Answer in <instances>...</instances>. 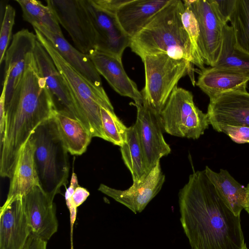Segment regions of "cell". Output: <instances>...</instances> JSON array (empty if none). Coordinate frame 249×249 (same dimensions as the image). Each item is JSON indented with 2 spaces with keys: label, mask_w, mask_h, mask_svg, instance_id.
I'll return each mask as SVG.
<instances>
[{
  "label": "cell",
  "mask_w": 249,
  "mask_h": 249,
  "mask_svg": "<svg viewBox=\"0 0 249 249\" xmlns=\"http://www.w3.org/2000/svg\"><path fill=\"white\" fill-rule=\"evenodd\" d=\"M35 143L30 136L19 153L13 175L10 178L6 199L17 196L23 197L35 187H40L35 163Z\"/></svg>",
  "instance_id": "22"
},
{
  "label": "cell",
  "mask_w": 249,
  "mask_h": 249,
  "mask_svg": "<svg viewBox=\"0 0 249 249\" xmlns=\"http://www.w3.org/2000/svg\"><path fill=\"white\" fill-rule=\"evenodd\" d=\"M249 81V72L214 66L200 71L196 85L211 100L227 91H246Z\"/></svg>",
  "instance_id": "19"
},
{
  "label": "cell",
  "mask_w": 249,
  "mask_h": 249,
  "mask_svg": "<svg viewBox=\"0 0 249 249\" xmlns=\"http://www.w3.org/2000/svg\"><path fill=\"white\" fill-rule=\"evenodd\" d=\"M23 203L31 234L47 242L58 227L53 201L36 186L23 197Z\"/></svg>",
  "instance_id": "16"
},
{
  "label": "cell",
  "mask_w": 249,
  "mask_h": 249,
  "mask_svg": "<svg viewBox=\"0 0 249 249\" xmlns=\"http://www.w3.org/2000/svg\"><path fill=\"white\" fill-rule=\"evenodd\" d=\"M159 115L163 131L176 137L197 139L210 124L207 113L195 105L192 93L177 86Z\"/></svg>",
  "instance_id": "7"
},
{
  "label": "cell",
  "mask_w": 249,
  "mask_h": 249,
  "mask_svg": "<svg viewBox=\"0 0 249 249\" xmlns=\"http://www.w3.org/2000/svg\"><path fill=\"white\" fill-rule=\"evenodd\" d=\"M47 242L31 234L24 249H47Z\"/></svg>",
  "instance_id": "35"
},
{
  "label": "cell",
  "mask_w": 249,
  "mask_h": 249,
  "mask_svg": "<svg viewBox=\"0 0 249 249\" xmlns=\"http://www.w3.org/2000/svg\"><path fill=\"white\" fill-rule=\"evenodd\" d=\"M31 233L23 197L6 199L0 210V249H24Z\"/></svg>",
  "instance_id": "14"
},
{
  "label": "cell",
  "mask_w": 249,
  "mask_h": 249,
  "mask_svg": "<svg viewBox=\"0 0 249 249\" xmlns=\"http://www.w3.org/2000/svg\"><path fill=\"white\" fill-rule=\"evenodd\" d=\"M184 4V3H183ZM184 9L181 15V20L191 42L194 65L200 70L204 69V63L200 55L198 43L199 38V27L196 18L190 8L184 4Z\"/></svg>",
  "instance_id": "30"
},
{
  "label": "cell",
  "mask_w": 249,
  "mask_h": 249,
  "mask_svg": "<svg viewBox=\"0 0 249 249\" xmlns=\"http://www.w3.org/2000/svg\"><path fill=\"white\" fill-rule=\"evenodd\" d=\"M34 29L38 41L49 54L62 75L92 137L106 140L102 126L101 107L112 110L114 108L104 88H96L89 83L62 57L39 31Z\"/></svg>",
  "instance_id": "4"
},
{
  "label": "cell",
  "mask_w": 249,
  "mask_h": 249,
  "mask_svg": "<svg viewBox=\"0 0 249 249\" xmlns=\"http://www.w3.org/2000/svg\"><path fill=\"white\" fill-rule=\"evenodd\" d=\"M16 11L10 4L5 7L4 13L1 23L0 33V63L4 57L12 37V29L15 23Z\"/></svg>",
  "instance_id": "31"
},
{
  "label": "cell",
  "mask_w": 249,
  "mask_h": 249,
  "mask_svg": "<svg viewBox=\"0 0 249 249\" xmlns=\"http://www.w3.org/2000/svg\"><path fill=\"white\" fill-rule=\"evenodd\" d=\"M180 221L191 249H246L240 216L226 206L205 170L178 193Z\"/></svg>",
  "instance_id": "1"
},
{
  "label": "cell",
  "mask_w": 249,
  "mask_h": 249,
  "mask_svg": "<svg viewBox=\"0 0 249 249\" xmlns=\"http://www.w3.org/2000/svg\"><path fill=\"white\" fill-rule=\"evenodd\" d=\"M122 159L132 175L133 183L142 180L149 173L135 124L127 128L125 142L120 147Z\"/></svg>",
  "instance_id": "25"
},
{
  "label": "cell",
  "mask_w": 249,
  "mask_h": 249,
  "mask_svg": "<svg viewBox=\"0 0 249 249\" xmlns=\"http://www.w3.org/2000/svg\"><path fill=\"white\" fill-rule=\"evenodd\" d=\"M221 20L227 24L234 9L236 0H210Z\"/></svg>",
  "instance_id": "33"
},
{
  "label": "cell",
  "mask_w": 249,
  "mask_h": 249,
  "mask_svg": "<svg viewBox=\"0 0 249 249\" xmlns=\"http://www.w3.org/2000/svg\"><path fill=\"white\" fill-rule=\"evenodd\" d=\"M32 26L39 31L62 57L89 83L96 88H103L100 75L88 55L73 47L64 36L54 34L41 25L34 24Z\"/></svg>",
  "instance_id": "20"
},
{
  "label": "cell",
  "mask_w": 249,
  "mask_h": 249,
  "mask_svg": "<svg viewBox=\"0 0 249 249\" xmlns=\"http://www.w3.org/2000/svg\"><path fill=\"white\" fill-rule=\"evenodd\" d=\"M247 199H246V204L245 207V210L248 212L249 214V183L248 184L247 187Z\"/></svg>",
  "instance_id": "36"
},
{
  "label": "cell",
  "mask_w": 249,
  "mask_h": 249,
  "mask_svg": "<svg viewBox=\"0 0 249 249\" xmlns=\"http://www.w3.org/2000/svg\"><path fill=\"white\" fill-rule=\"evenodd\" d=\"M5 111L4 132L0 141V175L10 178L22 146L35 130L56 112L34 55L5 105Z\"/></svg>",
  "instance_id": "2"
},
{
  "label": "cell",
  "mask_w": 249,
  "mask_h": 249,
  "mask_svg": "<svg viewBox=\"0 0 249 249\" xmlns=\"http://www.w3.org/2000/svg\"><path fill=\"white\" fill-rule=\"evenodd\" d=\"M170 0H128L117 11L116 17L131 38L142 29Z\"/></svg>",
  "instance_id": "21"
},
{
  "label": "cell",
  "mask_w": 249,
  "mask_h": 249,
  "mask_svg": "<svg viewBox=\"0 0 249 249\" xmlns=\"http://www.w3.org/2000/svg\"><path fill=\"white\" fill-rule=\"evenodd\" d=\"M22 12L23 20L31 25H42L52 32L63 36L60 24L48 5L36 0H16Z\"/></svg>",
  "instance_id": "26"
},
{
  "label": "cell",
  "mask_w": 249,
  "mask_h": 249,
  "mask_svg": "<svg viewBox=\"0 0 249 249\" xmlns=\"http://www.w3.org/2000/svg\"><path fill=\"white\" fill-rule=\"evenodd\" d=\"M207 115L213 128L223 125L249 127V93L231 91L210 100Z\"/></svg>",
  "instance_id": "15"
},
{
  "label": "cell",
  "mask_w": 249,
  "mask_h": 249,
  "mask_svg": "<svg viewBox=\"0 0 249 249\" xmlns=\"http://www.w3.org/2000/svg\"><path fill=\"white\" fill-rule=\"evenodd\" d=\"M96 35V50L122 59L131 37L121 27L116 15L97 6L92 0H85Z\"/></svg>",
  "instance_id": "11"
},
{
  "label": "cell",
  "mask_w": 249,
  "mask_h": 249,
  "mask_svg": "<svg viewBox=\"0 0 249 249\" xmlns=\"http://www.w3.org/2000/svg\"><path fill=\"white\" fill-rule=\"evenodd\" d=\"M195 15L199 27L198 46L204 64L214 67L219 61L226 24L220 18L210 0H184Z\"/></svg>",
  "instance_id": "9"
},
{
  "label": "cell",
  "mask_w": 249,
  "mask_h": 249,
  "mask_svg": "<svg viewBox=\"0 0 249 249\" xmlns=\"http://www.w3.org/2000/svg\"><path fill=\"white\" fill-rule=\"evenodd\" d=\"M246 249H248V248H247Z\"/></svg>",
  "instance_id": "37"
},
{
  "label": "cell",
  "mask_w": 249,
  "mask_h": 249,
  "mask_svg": "<svg viewBox=\"0 0 249 249\" xmlns=\"http://www.w3.org/2000/svg\"><path fill=\"white\" fill-rule=\"evenodd\" d=\"M144 64L145 84L141 91L143 101L160 113L179 80L188 75L196 85L194 65L185 59H174L167 54L148 55Z\"/></svg>",
  "instance_id": "6"
},
{
  "label": "cell",
  "mask_w": 249,
  "mask_h": 249,
  "mask_svg": "<svg viewBox=\"0 0 249 249\" xmlns=\"http://www.w3.org/2000/svg\"><path fill=\"white\" fill-rule=\"evenodd\" d=\"M46 2L79 51L89 55L96 50V35L85 0H47Z\"/></svg>",
  "instance_id": "8"
},
{
  "label": "cell",
  "mask_w": 249,
  "mask_h": 249,
  "mask_svg": "<svg viewBox=\"0 0 249 249\" xmlns=\"http://www.w3.org/2000/svg\"><path fill=\"white\" fill-rule=\"evenodd\" d=\"M53 118L68 152L73 155L85 152L92 138L88 129L78 120L57 112Z\"/></svg>",
  "instance_id": "24"
},
{
  "label": "cell",
  "mask_w": 249,
  "mask_h": 249,
  "mask_svg": "<svg viewBox=\"0 0 249 249\" xmlns=\"http://www.w3.org/2000/svg\"><path fill=\"white\" fill-rule=\"evenodd\" d=\"M182 0H170L138 33L131 38V51L142 60L160 53L194 65L192 48L181 20Z\"/></svg>",
  "instance_id": "3"
},
{
  "label": "cell",
  "mask_w": 249,
  "mask_h": 249,
  "mask_svg": "<svg viewBox=\"0 0 249 249\" xmlns=\"http://www.w3.org/2000/svg\"><path fill=\"white\" fill-rule=\"evenodd\" d=\"M215 66L249 72V55L235 47L232 28L227 24L224 28L223 42L220 56Z\"/></svg>",
  "instance_id": "27"
},
{
  "label": "cell",
  "mask_w": 249,
  "mask_h": 249,
  "mask_svg": "<svg viewBox=\"0 0 249 249\" xmlns=\"http://www.w3.org/2000/svg\"><path fill=\"white\" fill-rule=\"evenodd\" d=\"M100 113L106 141L122 146L126 141L128 127L116 116L114 110L101 107Z\"/></svg>",
  "instance_id": "29"
},
{
  "label": "cell",
  "mask_w": 249,
  "mask_h": 249,
  "mask_svg": "<svg viewBox=\"0 0 249 249\" xmlns=\"http://www.w3.org/2000/svg\"><path fill=\"white\" fill-rule=\"evenodd\" d=\"M137 108L134 124L149 172L163 156L171 152V148L163 136V130L159 113L147 102L134 105Z\"/></svg>",
  "instance_id": "10"
},
{
  "label": "cell",
  "mask_w": 249,
  "mask_h": 249,
  "mask_svg": "<svg viewBox=\"0 0 249 249\" xmlns=\"http://www.w3.org/2000/svg\"><path fill=\"white\" fill-rule=\"evenodd\" d=\"M31 136L35 145L34 160L40 187L53 201L61 188L68 183V152L53 117L41 124Z\"/></svg>",
  "instance_id": "5"
},
{
  "label": "cell",
  "mask_w": 249,
  "mask_h": 249,
  "mask_svg": "<svg viewBox=\"0 0 249 249\" xmlns=\"http://www.w3.org/2000/svg\"><path fill=\"white\" fill-rule=\"evenodd\" d=\"M88 55L99 74L106 79L116 92L132 99L134 103L131 104H142V93L135 82L125 71L122 59L97 50H94Z\"/></svg>",
  "instance_id": "18"
},
{
  "label": "cell",
  "mask_w": 249,
  "mask_h": 249,
  "mask_svg": "<svg viewBox=\"0 0 249 249\" xmlns=\"http://www.w3.org/2000/svg\"><path fill=\"white\" fill-rule=\"evenodd\" d=\"M37 37L33 32L23 29L14 35L12 43L6 52L5 75L8 74L5 93V105L20 80L34 55Z\"/></svg>",
  "instance_id": "17"
},
{
  "label": "cell",
  "mask_w": 249,
  "mask_h": 249,
  "mask_svg": "<svg viewBox=\"0 0 249 249\" xmlns=\"http://www.w3.org/2000/svg\"><path fill=\"white\" fill-rule=\"evenodd\" d=\"M218 132H223L237 143H249V127L223 125L213 128Z\"/></svg>",
  "instance_id": "32"
},
{
  "label": "cell",
  "mask_w": 249,
  "mask_h": 249,
  "mask_svg": "<svg viewBox=\"0 0 249 249\" xmlns=\"http://www.w3.org/2000/svg\"><path fill=\"white\" fill-rule=\"evenodd\" d=\"M204 170L226 206L235 215L240 216L246 204V187L236 181L226 170L221 169L217 173L206 166Z\"/></svg>",
  "instance_id": "23"
},
{
  "label": "cell",
  "mask_w": 249,
  "mask_h": 249,
  "mask_svg": "<svg viewBox=\"0 0 249 249\" xmlns=\"http://www.w3.org/2000/svg\"><path fill=\"white\" fill-rule=\"evenodd\" d=\"M92 1L102 9L116 14L118 9L128 0H92Z\"/></svg>",
  "instance_id": "34"
},
{
  "label": "cell",
  "mask_w": 249,
  "mask_h": 249,
  "mask_svg": "<svg viewBox=\"0 0 249 249\" xmlns=\"http://www.w3.org/2000/svg\"><path fill=\"white\" fill-rule=\"evenodd\" d=\"M34 55L38 70L53 96L56 111L78 120L88 129L85 120L75 106L62 75L49 54L38 40L36 43Z\"/></svg>",
  "instance_id": "12"
},
{
  "label": "cell",
  "mask_w": 249,
  "mask_h": 249,
  "mask_svg": "<svg viewBox=\"0 0 249 249\" xmlns=\"http://www.w3.org/2000/svg\"><path fill=\"white\" fill-rule=\"evenodd\" d=\"M229 21L234 33L235 47L249 55V0H236Z\"/></svg>",
  "instance_id": "28"
},
{
  "label": "cell",
  "mask_w": 249,
  "mask_h": 249,
  "mask_svg": "<svg viewBox=\"0 0 249 249\" xmlns=\"http://www.w3.org/2000/svg\"><path fill=\"white\" fill-rule=\"evenodd\" d=\"M165 179L160 160L142 180L133 183L126 190H118L101 184L98 190L136 214L142 212L159 193Z\"/></svg>",
  "instance_id": "13"
}]
</instances>
